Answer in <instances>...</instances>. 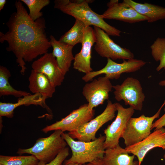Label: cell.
<instances>
[{
	"instance_id": "9c48e42d",
	"label": "cell",
	"mask_w": 165,
	"mask_h": 165,
	"mask_svg": "<svg viewBox=\"0 0 165 165\" xmlns=\"http://www.w3.org/2000/svg\"><path fill=\"white\" fill-rule=\"evenodd\" d=\"M146 63V62L142 60L134 58L127 61L123 60L122 63H118L110 58H107V64L103 68L86 74L82 77V79L87 82L92 81L94 78L98 75L104 74L105 76L109 79H117L122 73L135 72Z\"/></svg>"
},
{
	"instance_id": "603a6c76",
	"label": "cell",
	"mask_w": 165,
	"mask_h": 165,
	"mask_svg": "<svg viewBox=\"0 0 165 165\" xmlns=\"http://www.w3.org/2000/svg\"><path fill=\"white\" fill-rule=\"evenodd\" d=\"M11 76V73L6 67L0 66V97L5 95H12L20 98L31 94L27 92L17 90L10 84L9 79Z\"/></svg>"
},
{
	"instance_id": "ba28073f",
	"label": "cell",
	"mask_w": 165,
	"mask_h": 165,
	"mask_svg": "<svg viewBox=\"0 0 165 165\" xmlns=\"http://www.w3.org/2000/svg\"><path fill=\"white\" fill-rule=\"evenodd\" d=\"M94 28L96 38L94 49L100 56L112 60L134 59V54L129 50L116 43L101 28L94 26Z\"/></svg>"
},
{
	"instance_id": "6da1fadb",
	"label": "cell",
	"mask_w": 165,
	"mask_h": 165,
	"mask_svg": "<svg viewBox=\"0 0 165 165\" xmlns=\"http://www.w3.org/2000/svg\"><path fill=\"white\" fill-rule=\"evenodd\" d=\"M15 6L16 12L6 23L8 31L5 33L0 32V42H7L6 50L14 54L20 72L24 75L26 69L25 61H32L47 53L51 46L45 32L44 19L33 20L20 0L16 1Z\"/></svg>"
},
{
	"instance_id": "f546056e",
	"label": "cell",
	"mask_w": 165,
	"mask_h": 165,
	"mask_svg": "<svg viewBox=\"0 0 165 165\" xmlns=\"http://www.w3.org/2000/svg\"><path fill=\"white\" fill-rule=\"evenodd\" d=\"M6 2V0H0V10H1L3 9Z\"/></svg>"
},
{
	"instance_id": "4fadbf2b",
	"label": "cell",
	"mask_w": 165,
	"mask_h": 165,
	"mask_svg": "<svg viewBox=\"0 0 165 165\" xmlns=\"http://www.w3.org/2000/svg\"><path fill=\"white\" fill-rule=\"evenodd\" d=\"M32 70L45 75L55 87L60 86L65 75L52 53H47L35 61L31 64Z\"/></svg>"
},
{
	"instance_id": "f1b7e54d",
	"label": "cell",
	"mask_w": 165,
	"mask_h": 165,
	"mask_svg": "<svg viewBox=\"0 0 165 165\" xmlns=\"http://www.w3.org/2000/svg\"><path fill=\"white\" fill-rule=\"evenodd\" d=\"M102 159H98L82 165H104Z\"/></svg>"
},
{
	"instance_id": "5bb4252c",
	"label": "cell",
	"mask_w": 165,
	"mask_h": 165,
	"mask_svg": "<svg viewBox=\"0 0 165 165\" xmlns=\"http://www.w3.org/2000/svg\"><path fill=\"white\" fill-rule=\"evenodd\" d=\"M107 9L101 15L104 19H114L130 23L147 20L146 17L138 13L123 1L119 2L118 0H111L107 3Z\"/></svg>"
},
{
	"instance_id": "7a4b0ae2",
	"label": "cell",
	"mask_w": 165,
	"mask_h": 165,
	"mask_svg": "<svg viewBox=\"0 0 165 165\" xmlns=\"http://www.w3.org/2000/svg\"><path fill=\"white\" fill-rule=\"evenodd\" d=\"M92 0H56L54 7L63 13L70 15L75 19L83 22L87 26L93 25L104 31L109 35L119 36L121 31L106 22L89 7Z\"/></svg>"
},
{
	"instance_id": "d4e9b609",
	"label": "cell",
	"mask_w": 165,
	"mask_h": 165,
	"mask_svg": "<svg viewBox=\"0 0 165 165\" xmlns=\"http://www.w3.org/2000/svg\"><path fill=\"white\" fill-rule=\"evenodd\" d=\"M39 161L34 156H0V164L5 165H32Z\"/></svg>"
},
{
	"instance_id": "3957f363",
	"label": "cell",
	"mask_w": 165,
	"mask_h": 165,
	"mask_svg": "<svg viewBox=\"0 0 165 165\" xmlns=\"http://www.w3.org/2000/svg\"><path fill=\"white\" fill-rule=\"evenodd\" d=\"M61 135L72 152V156L65 160L64 163H74L82 165L103 158L105 150L104 146L105 135L100 134L93 141H75L68 134L63 132Z\"/></svg>"
},
{
	"instance_id": "ac0fdd59",
	"label": "cell",
	"mask_w": 165,
	"mask_h": 165,
	"mask_svg": "<svg viewBox=\"0 0 165 165\" xmlns=\"http://www.w3.org/2000/svg\"><path fill=\"white\" fill-rule=\"evenodd\" d=\"M50 42L53 48L52 53L56 58L58 64L65 75L69 71L72 61L74 59L72 53L73 46L57 40L52 35Z\"/></svg>"
},
{
	"instance_id": "5b68a950",
	"label": "cell",
	"mask_w": 165,
	"mask_h": 165,
	"mask_svg": "<svg viewBox=\"0 0 165 165\" xmlns=\"http://www.w3.org/2000/svg\"><path fill=\"white\" fill-rule=\"evenodd\" d=\"M165 105V100L157 112L152 116H146L143 114L138 117L130 118L121 136L126 147L140 142L151 133L153 122L159 117Z\"/></svg>"
},
{
	"instance_id": "e575fe53",
	"label": "cell",
	"mask_w": 165,
	"mask_h": 165,
	"mask_svg": "<svg viewBox=\"0 0 165 165\" xmlns=\"http://www.w3.org/2000/svg\"><path fill=\"white\" fill-rule=\"evenodd\" d=\"M0 165H5L2 164H0Z\"/></svg>"
},
{
	"instance_id": "484cf974",
	"label": "cell",
	"mask_w": 165,
	"mask_h": 165,
	"mask_svg": "<svg viewBox=\"0 0 165 165\" xmlns=\"http://www.w3.org/2000/svg\"><path fill=\"white\" fill-rule=\"evenodd\" d=\"M28 7L29 10V16L35 21L41 18L42 15L41 9L49 4V0H21Z\"/></svg>"
},
{
	"instance_id": "d6986e66",
	"label": "cell",
	"mask_w": 165,
	"mask_h": 165,
	"mask_svg": "<svg viewBox=\"0 0 165 165\" xmlns=\"http://www.w3.org/2000/svg\"><path fill=\"white\" fill-rule=\"evenodd\" d=\"M28 88L33 94L39 93L46 98L52 97L55 91V88L44 74L31 71L28 78Z\"/></svg>"
},
{
	"instance_id": "ffe728a7",
	"label": "cell",
	"mask_w": 165,
	"mask_h": 165,
	"mask_svg": "<svg viewBox=\"0 0 165 165\" xmlns=\"http://www.w3.org/2000/svg\"><path fill=\"white\" fill-rule=\"evenodd\" d=\"M126 149L119 145L106 149L102 159L104 165H139L134 160L135 156H130Z\"/></svg>"
},
{
	"instance_id": "52a82bcc",
	"label": "cell",
	"mask_w": 165,
	"mask_h": 165,
	"mask_svg": "<svg viewBox=\"0 0 165 165\" xmlns=\"http://www.w3.org/2000/svg\"><path fill=\"white\" fill-rule=\"evenodd\" d=\"M116 111L115 103L108 100L104 111L100 115L84 124L77 130L68 134L74 139L79 141H90L95 140L96 133L105 124L112 120L115 117Z\"/></svg>"
},
{
	"instance_id": "7402d4cb",
	"label": "cell",
	"mask_w": 165,
	"mask_h": 165,
	"mask_svg": "<svg viewBox=\"0 0 165 165\" xmlns=\"http://www.w3.org/2000/svg\"><path fill=\"white\" fill-rule=\"evenodd\" d=\"M87 27L81 21L75 19L73 26L62 35L59 40L62 42L73 47L78 43H81Z\"/></svg>"
},
{
	"instance_id": "83f0119b",
	"label": "cell",
	"mask_w": 165,
	"mask_h": 165,
	"mask_svg": "<svg viewBox=\"0 0 165 165\" xmlns=\"http://www.w3.org/2000/svg\"><path fill=\"white\" fill-rule=\"evenodd\" d=\"M164 127H165V113L153 123L152 129L155 128V130H156Z\"/></svg>"
},
{
	"instance_id": "44dd1931",
	"label": "cell",
	"mask_w": 165,
	"mask_h": 165,
	"mask_svg": "<svg viewBox=\"0 0 165 165\" xmlns=\"http://www.w3.org/2000/svg\"><path fill=\"white\" fill-rule=\"evenodd\" d=\"M140 14L146 17L149 23L165 19V8L150 3H141L132 0L123 1Z\"/></svg>"
},
{
	"instance_id": "8992f818",
	"label": "cell",
	"mask_w": 165,
	"mask_h": 165,
	"mask_svg": "<svg viewBox=\"0 0 165 165\" xmlns=\"http://www.w3.org/2000/svg\"><path fill=\"white\" fill-rule=\"evenodd\" d=\"M114 98L118 101L123 100L125 104L134 110L141 111L145 96L141 84L132 77L126 79L120 85L113 86Z\"/></svg>"
},
{
	"instance_id": "d6a6232c",
	"label": "cell",
	"mask_w": 165,
	"mask_h": 165,
	"mask_svg": "<svg viewBox=\"0 0 165 165\" xmlns=\"http://www.w3.org/2000/svg\"><path fill=\"white\" fill-rule=\"evenodd\" d=\"M44 163H45L39 161V162L36 164L32 165H42Z\"/></svg>"
},
{
	"instance_id": "4dcf8cb0",
	"label": "cell",
	"mask_w": 165,
	"mask_h": 165,
	"mask_svg": "<svg viewBox=\"0 0 165 165\" xmlns=\"http://www.w3.org/2000/svg\"><path fill=\"white\" fill-rule=\"evenodd\" d=\"M159 84L161 86H165V80L160 81L159 83Z\"/></svg>"
},
{
	"instance_id": "836d02e7",
	"label": "cell",
	"mask_w": 165,
	"mask_h": 165,
	"mask_svg": "<svg viewBox=\"0 0 165 165\" xmlns=\"http://www.w3.org/2000/svg\"><path fill=\"white\" fill-rule=\"evenodd\" d=\"M163 157L165 159V153L164 154V155H163Z\"/></svg>"
},
{
	"instance_id": "30bf717a",
	"label": "cell",
	"mask_w": 165,
	"mask_h": 165,
	"mask_svg": "<svg viewBox=\"0 0 165 165\" xmlns=\"http://www.w3.org/2000/svg\"><path fill=\"white\" fill-rule=\"evenodd\" d=\"M94 114V110H89L88 104H85L78 108L73 110L60 120L47 126L42 130L46 133L50 131L57 130H61L63 132L65 131L72 132L77 130L92 119Z\"/></svg>"
},
{
	"instance_id": "e0dca14e",
	"label": "cell",
	"mask_w": 165,
	"mask_h": 165,
	"mask_svg": "<svg viewBox=\"0 0 165 165\" xmlns=\"http://www.w3.org/2000/svg\"><path fill=\"white\" fill-rule=\"evenodd\" d=\"M46 99L40 94L36 93L33 95L31 94L25 96L22 98H19L17 102L15 103L0 102V117L5 116L10 118L13 117L15 109L23 105H39L50 112V110L46 103Z\"/></svg>"
},
{
	"instance_id": "8fae6325",
	"label": "cell",
	"mask_w": 165,
	"mask_h": 165,
	"mask_svg": "<svg viewBox=\"0 0 165 165\" xmlns=\"http://www.w3.org/2000/svg\"><path fill=\"white\" fill-rule=\"evenodd\" d=\"M115 104L117 112L116 119L104 130L105 136L104 143L105 149L119 145V139L126 124L134 112V110L130 107L125 108L119 103Z\"/></svg>"
},
{
	"instance_id": "9a60e30c",
	"label": "cell",
	"mask_w": 165,
	"mask_h": 165,
	"mask_svg": "<svg viewBox=\"0 0 165 165\" xmlns=\"http://www.w3.org/2000/svg\"><path fill=\"white\" fill-rule=\"evenodd\" d=\"M157 147L165 149V129L163 127L155 130L140 142L126 147L125 149L129 153L137 156L139 165H141L147 153Z\"/></svg>"
},
{
	"instance_id": "7c38bea8",
	"label": "cell",
	"mask_w": 165,
	"mask_h": 165,
	"mask_svg": "<svg viewBox=\"0 0 165 165\" xmlns=\"http://www.w3.org/2000/svg\"><path fill=\"white\" fill-rule=\"evenodd\" d=\"M110 80L105 76L100 77L85 85L82 94L88 102L89 110L92 111L108 99L113 86Z\"/></svg>"
},
{
	"instance_id": "4316f807",
	"label": "cell",
	"mask_w": 165,
	"mask_h": 165,
	"mask_svg": "<svg viewBox=\"0 0 165 165\" xmlns=\"http://www.w3.org/2000/svg\"><path fill=\"white\" fill-rule=\"evenodd\" d=\"M69 155V149L68 147L63 149L52 161L42 165H62L63 163Z\"/></svg>"
},
{
	"instance_id": "277c9868",
	"label": "cell",
	"mask_w": 165,
	"mask_h": 165,
	"mask_svg": "<svg viewBox=\"0 0 165 165\" xmlns=\"http://www.w3.org/2000/svg\"><path fill=\"white\" fill-rule=\"evenodd\" d=\"M62 132L55 130L49 136L40 138L31 147L27 149L19 148L17 153L30 154L35 156L39 161L45 163L53 160L64 148L67 143L62 136Z\"/></svg>"
},
{
	"instance_id": "1f68e13d",
	"label": "cell",
	"mask_w": 165,
	"mask_h": 165,
	"mask_svg": "<svg viewBox=\"0 0 165 165\" xmlns=\"http://www.w3.org/2000/svg\"><path fill=\"white\" fill-rule=\"evenodd\" d=\"M62 165H81L76 163H64Z\"/></svg>"
},
{
	"instance_id": "cb8c5ba5",
	"label": "cell",
	"mask_w": 165,
	"mask_h": 165,
	"mask_svg": "<svg viewBox=\"0 0 165 165\" xmlns=\"http://www.w3.org/2000/svg\"><path fill=\"white\" fill-rule=\"evenodd\" d=\"M150 48L153 58L157 61H160L156 70L159 72L165 68V38H158Z\"/></svg>"
},
{
	"instance_id": "2e32d148",
	"label": "cell",
	"mask_w": 165,
	"mask_h": 165,
	"mask_svg": "<svg viewBox=\"0 0 165 165\" xmlns=\"http://www.w3.org/2000/svg\"><path fill=\"white\" fill-rule=\"evenodd\" d=\"M96 42L94 29L87 27L85 30L80 52L74 57L73 68L79 72L86 74L93 71L91 66L92 47Z\"/></svg>"
}]
</instances>
